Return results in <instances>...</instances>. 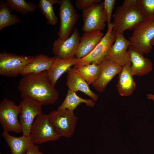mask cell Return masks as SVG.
Here are the masks:
<instances>
[{
  "mask_svg": "<svg viewBox=\"0 0 154 154\" xmlns=\"http://www.w3.org/2000/svg\"></svg>",
  "mask_w": 154,
  "mask_h": 154,
  "instance_id": "33",
  "label": "cell"
},
{
  "mask_svg": "<svg viewBox=\"0 0 154 154\" xmlns=\"http://www.w3.org/2000/svg\"><path fill=\"white\" fill-rule=\"evenodd\" d=\"M136 1L125 0L116 8L112 23L113 30L116 33H123L126 30H133L145 20Z\"/></svg>",
  "mask_w": 154,
  "mask_h": 154,
  "instance_id": "2",
  "label": "cell"
},
{
  "mask_svg": "<svg viewBox=\"0 0 154 154\" xmlns=\"http://www.w3.org/2000/svg\"><path fill=\"white\" fill-rule=\"evenodd\" d=\"M48 115L49 121L57 134L66 138L73 135L78 119L74 111L67 109L57 110L52 111Z\"/></svg>",
  "mask_w": 154,
  "mask_h": 154,
  "instance_id": "5",
  "label": "cell"
},
{
  "mask_svg": "<svg viewBox=\"0 0 154 154\" xmlns=\"http://www.w3.org/2000/svg\"><path fill=\"white\" fill-rule=\"evenodd\" d=\"M104 36L101 31L84 32L80 37L75 56L79 58L87 56L100 42Z\"/></svg>",
  "mask_w": 154,
  "mask_h": 154,
  "instance_id": "16",
  "label": "cell"
},
{
  "mask_svg": "<svg viewBox=\"0 0 154 154\" xmlns=\"http://www.w3.org/2000/svg\"><path fill=\"white\" fill-rule=\"evenodd\" d=\"M20 108L13 101L4 98L0 103V123L3 131L17 133L22 132L18 119Z\"/></svg>",
  "mask_w": 154,
  "mask_h": 154,
  "instance_id": "6",
  "label": "cell"
},
{
  "mask_svg": "<svg viewBox=\"0 0 154 154\" xmlns=\"http://www.w3.org/2000/svg\"><path fill=\"white\" fill-rule=\"evenodd\" d=\"M101 2V0H76L75 5L78 9L83 10L90 7L94 3Z\"/></svg>",
  "mask_w": 154,
  "mask_h": 154,
  "instance_id": "29",
  "label": "cell"
},
{
  "mask_svg": "<svg viewBox=\"0 0 154 154\" xmlns=\"http://www.w3.org/2000/svg\"><path fill=\"white\" fill-rule=\"evenodd\" d=\"M133 30L129 39L131 45L143 54L150 53L152 48L151 41L154 38V21L144 20Z\"/></svg>",
  "mask_w": 154,
  "mask_h": 154,
  "instance_id": "7",
  "label": "cell"
},
{
  "mask_svg": "<svg viewBox=\"0 0 154 154\" xmlns=\"http://www.w3.org/2000/svg\"><path fill=\"white\" fill-rule=\"evenodd\" d=\"M100 68V64L93 63L85 65L75 69L78 74L88 84H92L98 79Z\"/></svg>",
  "mask_w": 154,
  "mask_h": 154,
  "instance_id": "24",
  "label": "cell"
},
{
  "mask_svg": "<svg viewBox=\"0 0 154 154\" xmlns=\"http://www.w3.org/2000/svg\"><path fill=\"white\" fill-rule=\"evenodd\" d=\"M100 64L101 68L99 76L92 85L96 91L102 93L112 79L119 74L122 66L105 59Z\"/></svg>",
  "mask_w": 154,
  "mask_h": 154,
  "instance_id": "14",
  "label": "cell"
},
{
  "mask_svg": "<svg viewBox=\"0 0 154 154\" xmlns=\"http://www.w3.org/2000/svg\"><path fill=\"white\" fill-rule=\"evenodd\" d=\"M116 2V0H104L103 2L104 8L107 18L108 27L111 23V21L112 13Z\"/></svg>",
  "mask_w": 154,
  "mask_h": 154,
  "instance_id": "28",
  "label": "cell"
},
{
  "mask_svg": "<svg viewBox=\"0 0 154 154\" xmlns=\"http://www.w3.org/2000/svg\"><path fill=\"white\" fill-rule=\"evenodd\" d=\"M2 136L10 149L11 154H24L33 144L29 136H14L4 131H3Z\"/></svg>",
  "mask_w": 154,
  "mask_h": 154,
  "instance_id": "20",
  "label": "cell"
},
{
  "mask_svg": "<svg viewBox=\"0 0 154 154\" xmlns=\"http://www.w3.org/2000/svg\"><path fill=\"white\" fill-rule=\"evenodd\" d=\"M83 24L82 31L84 32L101 31L104 29L107 18L102 2L95 3L82 10Z\"/></svg>",
  "mask_w": 154,
  "mask_h": 154,
  "instance_id": "10",
  "label": "cell"
},
{
  "mask_svg": "<svg viewBox=\"0 0 154 154\" xmlns=\"http://www.w3.org/2000/svg\"><path fill=\"white\" fill-rule=\"evenodd\" d=\"M56 56L50 57L44 54L34 56L31 62L26 65L21 72L22 76L30 73H38L48 71L50 69Z\"/></svg>",
  "mask_w": 154,
  "mask_h": 154,
  "instance_id": "19",
  "label": "cell"
},
{
  "mask_svg": "<svg viewBox=\"0 0 154 154\" xmlns=\"http://www.w3.org/2000/svg\"><path fill=\"white\" fill-rule=\"evenodd\" d=\"M77 28H74L69 38L61 40L58 38L53 42L52 52L56 56L69 59L75 56L80 38Z\"/></svg>",
  "mask_w": 154,
  "mask_h": 154,
  "instance_id": "13",
  "label": "cell"
},
{
  "mask_svg": "<svg viewBox=\"0 0 154 154\" xmlns=\"http://www.w3.org/2000/svg\"><path fill=\"white\" fill-rule=\"evenodd\" d=\"M19 106L20 108V122L23 135L29 136L35 118L42 114V105L33 100L26 98L20 102Z\"/></svg>",
  "mask_w": 154,
  "mask_h": 154,
  "instance_id": "11",
  "label": "cell"
},
{
  "mask_svg": "<svg viewBox=\"0 0 154 154\" xmlns=\"http://www.w3.org/2000/svg\"><path fill=\"white\" fill-rule=\"evenodd\" d=\"M12 10L6 2L0 1V31L5 27L21 22L19 17L12 13Z\"/></svg>",
  "mask_w": 154,
  "mask_h": 154,
  "instance_id": "23",
  "label": "cell"
},
{
  "mask_svg": "<svg viewBox=\"0 0 154 154\" xmlns=\"http://www.w3.org/2000/svg\"><path fill=\"white\" fill-rule=\"evenodd\" d=\"M131 65L127 64L122 66L119 74L117 88V91L121 96H127L131 95L136 86L131 71Z\"/></svg>",
  "mask_w": 154,
  "mask_h": 154,
  "instance_id": "18",
  "label": "cell"
},
{
  "mask_svg": "<svg viewBox=\"0 0 154 154\" xmlns=\"http://www.w3.org/2000/svg\"><path fill=\"white\" fill-rule=\"evenodd\" d=\"M128 51L131 62V71L133 76H142L152 71L153 63L151 60L131 45Z\"/></svg>",
  "mask_w": 154,
  "mask_h": 154,
  "instance_id": "15",
  "label": "cell"
},
{
  "mask_svg": "<svg viewBox=\"0 0 154 154\" xmlns=\"http://www.w3.org/2000/svg\"><path fill=\"white\" fill-rule=\"evenodd\" d=\"M60 25L57 32L58 38L65 40L71 36L73 28L79 17L71 0H58Z\"/></svg>",
  "mask_w": 154,
  "mask_h": 154,
  "instance_id": "8",
  "label": "cell"
},
{
  "mask_svg": "<svg viewBox=\"0 0 154 154\" xmlns=\"http://www.w3.org/2000/svg\"><path fill=\"white\" fill-rule=\"evenodd\" d=\"M58 0H40L39 2V9L46 18L47 22L51 25H56L58 21L53 9V5L58 3Z\"/></svg>",
  "mask_w": 154,
  "mask_h": 154,
  "instance_id": "25",
  "label": "cell"
},
{
  "mask_svg": "<svg viewBox=\"0 0 154 154\" xmlns=\"http://www.w3.org/2000/svg\"><path fill=\"white\" fill-rule=\"evenodd\" d=\"M116 38V33L113 30L111 23L100 42L88 55L81 58H76L73 68H78L82 66L93 63L100 64L114 43Z\"/></svg>",
  "mask_w": 154,
  "mask_h": 154,
  "instance_id": "3",
  "label": "cell"
},
{
  "mask_svg": "<svg viewBox=\"0 0 154 154\" xmlns=\"http://www.w3.org/2000/svg\"><path fill=\"white\" fill-rule=\"evenodd\" d=\"M24 154H44L41 152L39 147L37 145L33 144L28 148Z\"/></svg>",
  "mask_w": 154,
  "mask_h": 154,
  "instance_id": "30",
  "label": "cell"
},
{
  "mask_svg": "<svg viewBox=\"0 0 154 154\" xmlns=\"http://www.w3.org/2000/svg\"><path fill=\"white\" fill-rule=\"evenodd\" d=\"M115 40L108 52L105 59L122 66L131 65L128 49L131 45L129 40L123 33H116Z\"/></svg>",
  "mask_w": 154,
  "mask_h": 154,
  "instance_id": "12",
  "label": "cell"
},
{
  "mask_svg": "<svg viewBox=\"0 0 154 154\" xmlns=\"http://www.w3.org/2000/svg\"><path fill=\"white\" fill-rule=\"evenodd\" d=\"M151 44L152 46H154V38L151 41Z\"/></svg>",
  "mask_w": 154,
  "mask_h": 154,
  "instance_id": "32",
  "label": "cell"
},
{
  "mask_svg": "<svg viewBox=\"0 0 154 154\" xmlns=\"http://www.w3.org/2000/svg\"><path fill=\"white\" fill-rule=\"evenodd\" d=\"M34 56L20 55L3 52L0 53V75L15 77L20 74L24 67Z\"/></svg>",
  "mask_w": 154,
  "mask_h": 154,
  "instance_id": "9",
  "label": "cell"
},
{
  "mask_svg": "<svg viewBox=\"0 0 154 154\" xmlns=\"http://www.w3.org/2000/svg\"><path fill=\"white\" fill-rule=\"evenodd\" d=\"M147 98L149 100H151L154 101V94H148L146 95Z\"/></svg>",
  "mask_w": 154,
  "mask_h": 154,
  "instance_id": "31",
  "label": "cell"
},
{
  "mask_svg": "<svg viewBox=\"0 0 154 154\" xmlns=\"http://www.w3.org/2000/svg\"><path fill=\"white\" fill-rule=\"evenodd\" d=\"M33 143L41 144L49 141H55L61 137L54 130L48 114L42 113L37 116L31 127L29 134Z\"/></svg>",
  "mask_w": 154,
  "mask_h": 154,
  "instance_id": "4",
  "label": "cell"
},
{
  "mask_svg": "<svg viewBox=\"0 0 154 154\" xmlns=\"http://www.w3.org/2000/svg\"><path fill=\"white\" fill-rule=\"evenodd\" d=\"M6 2L12 10L23 15L33 13L37 7L35 3L25 0H7Z\"/></svg>",
  "mask_w": 154,
  "mask_h": 154,
  "instance_id": "26",
  "label": "cell"
},
{
  "mask_svg": "<svg viewBox=\"0 0 154 154\" xmlns=\"http://www.w3.org/2000/svg\"><path fill=\"white\" fill-rule=\"evenodd\" d=\"M145 21H154V0H136Z\"/></svg>",
  "mask_w": 154,
  "mask_h": 154,
  "instance_id": "27",
  "label": "cell"
},
{
  "mask_svg": "<svg viewBox=\"0 0 154 154\" xmlns=\"http://www.w3.org/2000/svg\"><path fill=\"white\" fill-rule=\"evenodd\" d=\"M22 76L18 88L22 99H30L42 105L53 104L56 102L59 94L52 85L47 71Z\"/></svg>",
  "mask_w": 154,
  "mask_h": 154,
  "instance_id": "1",
  "label": "cell"
},
{
  "mask_svg": "<svg viewBox=\"0 0 154 154\" xmlns=\"http://www.w3.org/2000/svg\"><path fill=\"white\" fill-rule=\"evenodd\" d=\"M76 58L75 56L69 59L56 56L51 67L47 71L48 77L53 86L55 87L60 77L71 66L74 65Z\"/></svg>",
  "mask_w": 154,
  "mask_h": 154,
  "instance_id": "21",
  "label": "cell"
},
{
  "mask_svg": "<svg viewBox=\"0 0 154 154\" xmlns=\"http://www.w3.org/2000/svg\"><path fill=\"white\" fill-rule=\"evenodd\" d=\"M67 72L66 84L68 89L76 92L80 91L96 101L98 96L90 88L89 84L78 73L75 69L70 68Z\"/></svg>",
  "mask_w": 154,
  "mask_h": 154,
  "instance_id": "17",
  "label": "cell"
},
{
  "mask_svg": "<svg viewBox=\"0 0 154 154\" xmlns=\"http://www.w3.org/2000/svg\"><path fill=\"white\" fill-rule=\"evenodd\" d=\"M82 103L91 107H94L96 104L95 102L92 99H83L78 96L76 92L68 89L65 99L57 110L67 109L74 111Z\"/></svg>",
  "mask_w": 154,
  "mask_h": 154,
  "instance_id": "22",
  "label": "cell"
}]
</instances>
